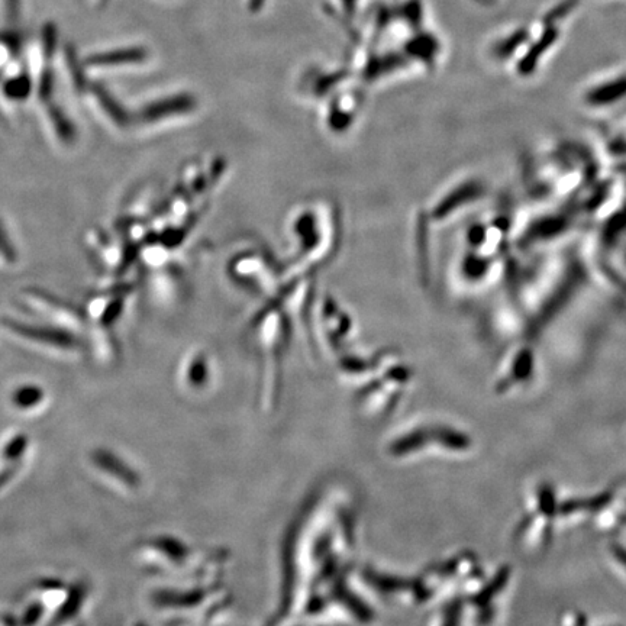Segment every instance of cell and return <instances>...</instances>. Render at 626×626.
Returning <instances> with one entry per match:
<instances>
[{
  "label": "cell",
  "mask_w": 626,
  "mask_h": 626,
  "mask_svg": "<svg viewBox=\"0 0 626 626\" xmlns=\"http://www.w3.org/2000/svg\"><path fill=\"white\" fill-rule=\"evenodd\" d=\"M582 0H557L547 11L528 24V37L519 56L511 64L521 79L540 72L542 64L557 50L571 19L579 12Z\"/></svg>",
  "instance_id": "obj_1"
},
{
  "label": "cell",
  "mask_w": 626,
  "mask_h": 626,
  "mask_svg": "<svg viewBox=\"0 0 626 626\" xmlns=\"http://www.w3.org/2000/svg\"><path fill=\"white\" fill-rule=\"evenodd\" d=\"M584 98L593 106H608V103L626 98V72L606 74L595 80L587 87Z\"/></svg>",
  "instance_id": "obj_2"
},
{
  "label": "cell",
  "mask_w": 626,
  "mask_h": 626,
  "mask_svg": "<svg viewBox=\"0 0 626 626\" xmlns=\"http://www.w3.org/2000/svg\"><path fill=\"white\" fill-rule=\"evenodd\" d=\"M43 398V392L38 387H21L15 393L14 403L16 408L27 411V409L35 408Z\"/></svg>",
  "instance_id": "obj_3"
},
{
  "label": "cell",
  "mask_w": 626,
  "mask_h": 626,
  "mask_svg": "<svg viewBox=\"0 0 626 626\" xmlns=\"http://www.w3.org/2000/svg\"><path fill=\"white\" fill-rule=\"evenodd\" d=\"M27 447L28 438L25 435H18V437L12 438L3 448V458L9 461V463L15 464V461L24 456Z\"/></svg>",
  "instance_id": "obj_4"
},
{
  "label": "cell",
  "mask_w": 626,
  "mask_h": 626,
  "mask_svg": "<svg viewBox=\"0 0 626 626\" xmlns=\"http://www.w3.org/2000/svg\"><path fill=\"white\" fill-rule=\"evenodd\" d=\"M44 616V606L40 603L34 602L29 605L24 612V619H22V626H35L41 621Z\"/></svg>",
  "instance_id": "obj_5"
},
{
  "label": "cell",
  "mask_w": 626,
  "mask_h": 626,
  "mask_svg": "<svg viewBox=\"0 0 626 626\" xmlns=\"http://www.w3.org/2000/svg\"><path fill=\"white\" fill-rule=\"evenodd\" d=\"M15 473H16V464H14V467H11V469L3 470L2 473H0V489H2V487L5 486V484L9 483V480H11L12 477L15 476Z\"/></svg>",
  "instance_id": "obj_6"
},
{
  "label": "cell",
  "mask_w": 626,
  "mask_h": 626,
  "mask_svg": "<svg viewBox=\"0 0 626 626\" xmlns=\"http://www.w3.org/2000/svg\"><path fill=\"white\" fill-rule=\"evenodd\" d=\"M473 2L480 6H493L498 5L500 0H473Z\"/></svg>",
  "instance_id": "obj_7"
}]
</instances>
